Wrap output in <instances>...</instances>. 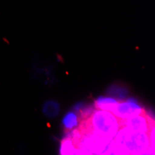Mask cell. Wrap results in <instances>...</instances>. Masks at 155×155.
I'll list each match as a JSON object with an SVG mask.
<instances>
[{"instance_id": "6da1fadb", "label": "cell", "mask_w": 155, "mask_h": 155, "mask_svg": "<svg viewBox=\"0 0 155 155\" xmlns=\"http://www.w3.org/2000/svg\"><path fill=\"white\" fill-rule=\"evenodd\" d=\"M114 140V152L122 154H143L149 152L150 138L147 133L130 132L125 128L119 129Z\"/></svg>"}, {"instance_id": "7a4b0ae2", "label": "cell", "mask_w": 155, "mask_h": 155, "mask_svg": "<svg viewBox=\"0 0 155 155\" xmlns=\"http://www.w3.org/2000/svg\"><path fill=\"white\" fill-rule=\"evenodd\" d=\"M90 127L101 137L114 139L121 127V123L111 111L95 110L90 116Z\"/></svg>"}, {"instance_id": "3957f363", "label": "cell", "mask_w": 155, "mask_h": 155, "mask_svg": "<svg viewBox=\"0 0 155 155\" xmlns=\"http://www.w3.org/2000/svg\"><path fill=\"white\" fill-rule=\"evenodd\" d=\"M81 152L87 154H109L114 153V140L101 137L95 132H90L82 137Z\"/></svg>"}, {"instance_id": "277c9868", "label": "cell", "mask_w": 155, "mask_h": 155, "mask_svg": "<svg viewBox=\"0 0 155 155\" xmlns=\"http://www.w3.org/2000/svg\"><path fill=\"white\" fill-rule=\"evenodd\" d=\"M111 112L118 119L124 121L132 116L141 114L143 112V107L136 97H126L122 101H118Z\"/></svg>"}, {"instance_id": "5b68a950", "label": "cell", "mask_w": 155, "mask_h": 155, "mask_svg": "<svg viewBox=\"0 0 155 155\" xmlns=\"http://www.w3.org/2000/svg\"><path fill=\"white\" fill-rule=\"evenodd\" d=\"M124 128L130 132L147 133L150 129L148 119L141 115H135L124 121Z\"/></svg>"}, {"instance_id": "8992f818", "label": "cell", "mask_w": 155, "mask_h": 155, "mask_svg": "<svg viewBox=\"0 0 155 155\" xmlns=\"http://www.w3.org/2000/svg\"><path fill=\"white\" fill-rule=\"evenodd\" d=\"M106 94L110 97H114L118 101H122L128 97L129 89L127 87L124 86L119 83L111 84L110 86L106 89Z\"/></svg>"}, {"instance_id": "52a82bcc", "label": "cell", "mask_w": 155, "mask_h": 155, "mask_svg": "<svg viewBox=\"0 0 155 155\" xmlns=\"http://www.w3.org/2000/svg\"><path fill=\"white\" fill-rule=\"evenodd\" d=\"M118 103V101L115 100L114 97H110L108 95L106 96H98L95 101H94V106L97 110H108V111H112L114 109L116 104Z\"/></svg>"}, {"instance_id": "ba28073f", "label": "cell", "mask_w": 155, "mask_h": 155, "mask_svg": "<svg viewBox=\"0 0 155 155\" xmlns=\"http://www.w3.org/2000/svg\"><path fill=\"white\" fill-rule=\"evenodd\" d=\"M61 111V105L57 101L48 100L43 103L42 106V114L48 119H53L59 116Z\"/></svg>"}, {"instance_id": "9c48e42d", "label": "cell", "mask_w": 155, "mask_h": 155, "mask_svg": "<svg viewBox=\"0 0 155 155\" xmlns=\"http://www.w3.org/2000/svg\"><path fill=\"white\" fill-rule=\"evenodd\" d=\"M62 126L66 130H73L75 129L79 124V115L77 112L72 110H69L68 112L63 115L61 120Z\"/></svg>"}, {"instance_id": "30bf717a", "label": "cell", "mask_w": 155, "mask_h": 155, "mask_svg": "<svg viewBox=\"0 0 155 155\" xmlns=\"http://www.w3.org/2000/svg\"><path fill=\"white\" fill-rule=\"evenodd\" d=\"M60 154H75L76 149L74 146L72 139H63L59 149Z\"/></svg>"}, {"instance_id": "8fae6325", "label": "cell", "mask_w": 155, "mask_h": 155, "mask_svg": "<svg viewBox=\"0 0 155 155\" xmlns=\"http://www.w3.org/2000/svg\"><path fill=\"white\" fill-rule=\"evenodd\" d=\"M96 108L94 106V104H89V103H87L84 105V107L82 108V110L79 111L78 115L81 116L82 118H87V117H90L92 115V114L95 111Z\"/></svg>"}, {"instance_id": "7c38bea8", "label": "cell", "mask_w": 155, "mask_h": 155, "mask_svg": "<svg viewBox=\"0 0 155 155\" xmlns=\"http://www.w3.org/2000/svg\"><path fill=\"white\" fill-rule=\"evenodd\" d=\"M84 104H86V101H78V102H76V103L73 106L72 110H73L74 111L77 112V114H79V111L82 110V108L84 107Z\"/></svg>"}]
</instances>
